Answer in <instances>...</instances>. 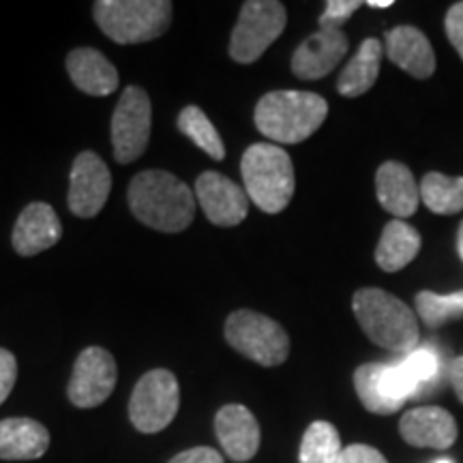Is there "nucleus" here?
Masks as SVG:
<instances>
[{
    "instance_id": "17",
    "label": "nucleus",
    "mask_w": 463,
    "mask_h": 463,
    "mask_svg": "<svg viewBox=\"0 0 463 463\" xmlns=\"http://www.w3.org/2000/svg\"><path fill=\"white\" fill-rule=\"evenodd\" d=\"M215 431L230 459L242 463L256 457L260 449V425L245 405H223L215 416Z\"/></svg>"
},
{
    "instance_id": "19",
    "label": "nucleus",
    "mask_w": 463,
    "mask_h": 463,
    "mask_svg": "<svg viewBox=\"0 0 463 463\" xmlns=\"http://www.w3.org/2000/svg\"><path fill=\"white\" fill-rule=\"evenodd\" d=\"M375 191L380 204L397 219L412 217L420 202V184L403 164L386 161L375 174Z\"/></svg>"
},
{
    "instance_id": "35",
    "label": "nucleus",
    "mask_w": 463,
    "mask_h": 463,
    "mask_svg": "<svg viewBox=\"0 0 463 463\" xmlns=\"http://www.w3.org/2000/svg\"><path fill=\"white\" fill-rule=\"evenodd\" d=\"M367 5L373 9H389L392 7V0H369Z\"/></svg>"
},
{
    "instance_id": "34",
    "label": "nucleus",
    "mask_w": 463,
    "mask_h": 463,
    "mask_svg": "<svg viewBox=\"0 0 463 463\" xmlns=\"http://www.w3.org/2000/svg\"><path fill=\"white\" fill-rule=\"evenodd\" d=\"M449 380L450 386L455 389V395L463 403V356H457L449 367Z\"/></svg>"
},
{
    "instance_id": "9",
    "label": "nucleus",
    "mask_w": 463,
    "mask_h": 463,
    "mask_svg": "<svg viewBox=\"0 0 463 463\" xmlns=\"http://www.w3.org/2000/svg\"><path fill=\"white\" fill-rule=\"evenodd\" d=\"M181 403L176 375L167 369H153L144 373L133 389L129 402V419L137 431H164L174 420Z\"/></svg>"
},
{
    "instance_id": "27",
    "label": "nucleus",
    "mask_w": 463,
    "mask_h": 463,
    "mask_svg": "<svg viewBox=\"0 0 463 463\" xmlns=\"http://www.w3.org/2000/svg\"><path fill=\"white\" fill-rule=\"evenodd\" d=\"M416 311L419 317L427 324L430 328H439L450 320H461L463 317V289L461 292L442 294L436 292H419L416 294Z\"/></svg>"
},
{
    "instance_id": "23",
    "label": "nucleus",
    "mask_w": 463,
    "mask_h": 463,
    "mask_svg": "<svg viewBox=\"0 0 463 463\" xmlns=\"http://www.w3.org/2000/svg\"><path fill=\"white\" fill-rule=\"evenodd\" d=\"M384 45L378 39H364L361 48L339 75L337 90L344 97H361L378 82Z\"/></svg>"
},
{
    "instance_id": "10",
    "label": "nucleus",
    "mask_w": 463,
    "mask_h": 463,
    "mask_svg": "<svg viewBox=\"0 0 463 463\" xmlns=\"http://www.w3.org/2000/svg\"><path fill=\"white\" fill-rule=\"evenodd\" d=\"M153 108L146 90L140 86H127L112 116V146L118 164L140 159L150 140Z\"/></svg>"
},
{
    "instance_id": "25",
    "label": "nucleus",
    "mask_w": 463,
    "mask_h": 463,
    "mask_svg": "<svg viewBox=\"0 0 463 463\" xmlns=\"http://www.w3.org/2000/svg\"><path fill=\"white\" fill-rule=\"evenodd\" d=\"M341 438L337 427L326 420H316L307 427L300 442V463H339Z\"/></svg>"
},
{
    "instance_id": "18",
    "label": "nucleus",
    "mask_w": 463,
    "mask_h": 463,
    "mask_svg": "<svg viewBox=\"0 0 463 463\" xmlns=\"http://www.w3.org/2000/svg\"><path fill=\"white\" fill-rule=\"evenodd\" d=\"M386 56L416 80L431 78L436 71V54L430 39L414 26H397L386 33Z\"/></svg>"
},
{
    "instance_id": "14",
    "label": "nucleus",
    "mask_w": 463,
    "mask_h": 463,
    "mask_svg": "<svg viewBox=\"0 0 463 463\" xmlns=\"http://www.w3.org/2000/svg\"><path fill=\"white\" fill-rule=\"evenodd\" d=\"M347 48H350V42L344 31L320 28L294 52L292 71L300 80H320L344 61Z\"/></svg>"
},
{
    "instance_id": "11",
    "label": "nucleus",
    "mask_w": 463,
    "mask_h": 463,
    "mask_svg": "<svg viewBox=\"0 0 463 463\" xmlns=\"http://www.w3.org/2000/svg\"><path fill=\"white\" fill-rule=\"evenodd\" d=\"M116 386V361L103 347H86L75 358L69 380V402L78 408H97L112 395Z\"/></svg>"
},
{
    "instance_id": "32",
    "label": "nucleus",
    "mask_w": 463,
    "mask_h": 463,
    "mask_svg": "<svg viewBox=\"0 0 463 463\" xmlns=\"http://www.w3.org/2000/svg\"><path fill=\"white\" fill-rule=\"evenodd\" d=\"M339 463H389L378 449L367 447V444H350L341 453Z\"/></svg>"
},
{
    "instance_id": "8",
    "label": "nucleus",
    "mask_w": 463,
    "mask_h": 463,
    "mask_svg": "<svg viewBox=\"0 0 463 463\" xmlns=\"http://www.w3.org/2000/svg\"><path fill=\"white\" fill-rule=\"evenodd\" d=\"M354 389L364 410L380 416L399 412L408 399L420 392L402 361L361 364L354 372Z\"/></svg>"
},
{
    "instance_id": "7",
    "label": "nucleus",
    "mask_w": 463,
    "mask_h": 463,
    "mask_svg": "<svg viewBox=\"0 0 463 463\" xmlns=\"http://www.w3.org/2000/svg\"><path fill=\"white\" fill-rule=\"evenodd\" d=\"M288 22L286 7L277 0H247L230 39L232 61L241 65L256 62L270 43L279 39Z\"/></svg>"
},
{
    "instance_id": "13",
    "label": "nucleus",
    "mask_w": 463,
    "mask_h": 463,
    "mask_svg": "<svg viewBox=\"0 0 463 463\" xmlns=\"http://www.w3.org/2000/svg\"><path fill=\"white\" fill-rule=\"evenodd\" d=\"M195 198L200 200L208 222L222 228H234L242 223L249 213L245 191L219 172L200 174L195 181Z\"/></svg>"
},
{
    "instance_id": "1",
    "label": "nucleus",
    "mask_w": 463,
    "mask_h": 463,
    "mask_svg": "<svg viewBox=\"0 0 463 463\" xmlns=\"http://www.w3.org/2000/svg\"><path fill=\"white\" fill-rule=\"evenodd\" d=\"M129 208L148 228L176 234L195 217V198L181 178L165 170L140 172L129 184Z\"/></svg>"
},
{
    "instance_id": "33",
    "label": "nucleus",
    "mask_w": 463,
    "mask_h": 463,
    "mask_svg": "<svg viewBox=\"0 0 463 463\" xmlns=\"http://www.w3.org/2000/svg\"><path fill=\"white\" fill-rule=\"evenodd\" d=\"M170 463H223V457L219 455L215 449L195 447V449L183 450V453L174 457Z\"/></svg>"
},
{
    "instance_id": "26",
    "label": "nucleus",
    "mask_w": 463,
    "mask_h": 463,
    "mask_svg": "<svg viewBox=\"0 0 463 463\" xmlns=\"http://www.w3.org/2000/svg\"><path fill=\"white\" fill-rule=\"evenodd\" d=\"M178 131L187 136L195 146L204 150L208 157L222 161L225 157V146L222 136H219L215 125L208 120V116L198 106L183 108L178 114Z\"/></svg>"
},
{
    "instance_id": "2",
    "label": "nucleus",
    "mask_w": 463,
    "mask_h": 463,
    "mask_svg": "<svg viewBox=\"0 0 463 463\" xmlns=\"http://www.w3.org/2000/svg\"><path fill=\"white\" fill-rule=\"evenodd\" d=\"M361 328L375 345L395 354H410L419 347V320L403 300L380 288H363L352 298Z\"/></svg>"
},
{
    "instance_id": "16",
    "label": "nucleus",
    "mask_w": 463,
    "mask_h": 463,
    "mask_svg": "<svg viewBox=\"0 0 463 463\" xmlns=\"http://www.w3.org/2000/svg\"><path fill=\"white\" fill-rule=\"evenodd\" d=\"M62 236V225L58 222L56 211L45 202H33L17 217L14 236V249L20 256L33 258L45 249L54 247Z\"/></svg>"
},
{
    "instance_id": "30",
    "label": "nucleus",
    "mask_w": 463,
    "mask_h": 463,
    "mask_svg": "<svg viewBox=\"0 0 463 463\" xmlns=\"http://www.w3.org/2000/svg\"><path fill=\"white\" fill-rule=\"evenodd\" d=\"M17 380V361L9 350L0 347V405L11 395Z\"/></svg>"
},
{
    "instance_id": "28",
    "label": "nucleus",
    "mask_w": 463,
    "mask_h": 463,
    "mask_svg": "<svg viewBox=\"0 0 463 463\" xmlns=\"http://www.w3.org/2000/svg\"><path fill=\"white\" fill-rule=\"evenodd\" d=\"M402 364L412 375L419 389H422V384H430L436 380L439 373V356L431 347H416L414 352L402 358Z\"/></svg>"
},
{
    "instance_id": "6",
    "label": "nucleus",
    "mask_w": 463,
    "mask_h": 463,
    "mask_svg": "<svg viewBox=\"0 0 463 463\" xmlns=\"http://www.w3.org/2000/svg\"><path fill=\"white\" fill-rule=\"evenodd\" d=\"M225 339L236 352L262 367H277L289 356V337L281 324L251 309L234 311L228 317Z\"/></svg>"
},
{
    "instance_id": "5",
    "label": "nucleus",
    "mask_w": 463,
    "mask_h": 463,
    "mask_svg": "<svg viewBox=\"0 0 463 463\" xmlns=\"http://www.w3.org/2000/svg\"><path fill=\"white\" fill-rule=\"evenodd\" d=\"M97 26L116 43H146L167 33L172 3L167 0H99L92 7Z\"/></svg>"
},
{
    "instance_id": "24",
    "label": "nucleus",
    "mask_w": 463,
    "mask_h": 463,
    "mask_svg": "<svg viewBox=\"0 0 463 463\" xmlns=\"http://www.w3.org/2000/svg\"><path fill=\"white\" fill-rule=\"evenodd\" d=\"M420 200L436 215H457L463 211V176L450 178L439 172L425 174L420 181Z\"/></svg>"
},
{
    "instance_id": "4",
    "label": "nucleus",
    "mask_w": 463,
    "mask_h": 463,
    "mask_svg": "<svg viewBox=\"0 0 463 463\" xmlns=\"http://www.w3.org/2000/svg\"><path fill=\"white\" fill-rule=\"evenodd\" d=\"M245 194L260 211L277 215L294 195V165L289 155L275 144H253L241 161Z\"/></svg>"
},
{
    "instance_id": "36",
    "label": "nucleus",
    "mask_w": 463,
    "mask_h": 463,
    "mask_svg": "<svg viewBox=\"0 0 463 463\" xmlns=\"http://www.w3.org/2000/svg\"><path fill=\"white\" fill-rule=\"evenodd\" d=\"M457 249H459V256L463 260V222L459 225V234H457Z\"/></svg>"
},
{
    "instance_id": "3",
    "label": "nucleus",
    "mask_w": 463,
    "mask_h": 463,
    "mask_svg": "<svg viewBox=\"0 0 463 463\" xmlns=\"http://www.w3.org/2000/svg\"><path fill=\"white\" fill-rule=\"evenodd\" d=\"M328 116V103L316 92L275 90L256 106V127L277 144H300L320 129Z\"/></svg>"
},
{
    "instance_id": "15",
    "label": "nucleus",
    "mask_w": 463,
    "mask_h": 463,
    "mask_svg": "<svg viewBox=\"0 0 463 463\" xmlns=\"http://www.w3.org/2000/svg\"><path fill=\"white\" fill-rule=\"evenodd\" d=\"M399 433L410 447L447 450L457 439V422L453 414L438 405H419L408 410L399 420Z\"/></svg>"
},
{
    "instance_id": "29",
    "label": "nucleus",
    "mask_w": 463,
    "mask_h": 463,
    "mask_svg": "<svg viewBox=\"0 0 463 463\" xmlns=\"http://www.w3.org/2000/svg\"><path fill=\"white\" fill-rule=\"evenodd\" d=\"M361 9V0H328L320 15V28H339Z\"/></svg>"
},
{
    "instance_id": "21",
    "label": "nucleus",
    "mask_w": 463,
    "mask_h": 463,
    "mask_svg": "<svg viewBox=\"0 0 463 463\" xmlns=\"http://www.w3.org/2000/svg\"><path fill=\"white\" fill-rule=\"evenodd\" d=\"M50 449V431L33 419L0 420V459L33 461Z\"/></svg>"
},
{
    "instance_id": "22",
    "label": "nucleus",
    "mask_w": 463,
    "mask_h": 463,
    "mask_svg": "<svg viewBox=\"0 0 463 463\" xmlns=\"http://www.w3.org/2000/svg\"><path fill=\"white\" fill-rule=\"evenodd\" d=\"M420 234L412 225H408L402 219H392L384 225L382 239L375 249V262L386 273H397L408 266L419 256Z\"/></svg>"
},
{
    "instance_id": "31",
    "label": "nucleus",
    "mask_w": 463,
    "mask_h": 463,
    "mask_svg": "<svg viewBox=\"0 0 463 463\" xmlns=\"http://www.w3.org/2000/svg\"><path fill=\"white\" fill-rule=\"evenodd\" d=\"M444 28H447L450 43H453L457 54H459L463 61V0L461 3H455L453 7L449 9L447 20H444Z\"/></svg>"
},
{
    "instance_id": "12",
    "label": "nucleus",
    "mask_w": 463,
    "mask_h": 463,
    "mask_svg": "<svg viewBox=\"0 0 463 463\" xmlns=\"http://www.w3.org/2000/svg\"><path fill=\"white\" fill-rule=\"evenodd\" d=\"M109 191H112V176L103 159L92 150L80 153L69 176V211L82 219L97 217L106 206Z\"/></svg>"
},
{
    "instance_id": "37",
    "label": "nucleus",
    "mask_w": 463,
    "mask_h": 463,
    "mask_svg": "<svg viewBox=\"0 0 463 463\" xmlns=\"http://www.w3.org/2000/svg\"><path fill=\"white\" fill-rule=\"evenodd\" d=\"M433 463H455V461L449 459V457H442V459H438V461H433Z\"/></svg>"
},
{
    "instance_id": "20",
    "label": "nucleus",
    "mask_w": 463,
    "mask_h": 463,
    "mask_svg": "<svg viewBox=\"0 0 463 463\" xmlns=\"http://www.w3.org/2000/svg\"><path fill=\"white\" fill-rule=\"evenodd\" d=\"M67 71L75 89L86 92V95L108 97L118 89V71L95 48H78L69 52Z\"/></svg>"
}]
</instances>
